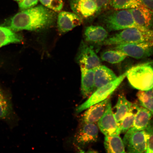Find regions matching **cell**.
<instances>
[{
  "mask_svg": "<svg viewBox=\"0 0 153 153\" xmlns=\"http://www.w3.org/2000/svg\"><path fill=\"white\" fill-rule=\"evenodd\" d=\"M130 85L139 91L153 87V68L148 64L134 66L128 70L127 75Z\"/></svg>",
  "mask_w": 153,
  "mask_h": 153,
  "instance_id": "cell-4",
  "label": "cell"
},
{
  "mask_svg": "<svg viewBox=\"0 0 153 153\" xmlns=\"http://www.w3.org/2000/svg\"><path fill=\"white\" fill-rule=\"evenodd\" d=\"M133 105L132 103L127 100L124 95L119 96L117 102L114 107L116 111L114 113V117L118 126L124 117L131 110Z\"/></svg>",
  "mask_w": 153,
  "mask_h": 153,
  "instance_id": "cell-20",
  "label": "cell"
},
{
  "mask_svg": "<svg viewBox=\"0 0 153 153\" xmlns=\"http://www.w3.org/2000/svg\"><path fill=\"white\" fill-rule=\"evenodd\" d=\"M98 126L105 136L118 135L121 133L119 126L114 117L110 100L107 104L104 114L98 121Z\"/></svg>",
  "mask_w": 153,
  "mask_h": 153,
  "instance_id": "cell-8",
  "label": "cell"
},
{
  "mask_svg": "<svg viewBox=\"0 0 153 153\" xmlns=\"http://www.w3.org/2000/svg\"><path fill=\"white\" fill-rule=\"evenodd\" d=\"M97 7V15L105 10L109 5L110 0H93Z\"/></svg>",
  "mask_w": 153,
  "mask_h": 153,
  "instance_id": "cell-30",
  "label": "cell"
},
{
  "mask_svg": "<svg viewBox=\"0 0 153 153\" xmlns=\"http://www.w3.org/2000/svg\"><path fill=\"white\" fill-rule=\"evenodd\" d=\"M39 0H22L19 6L21 10H24L33 7L38 3Z\"/></svg>",
  "mask_w": 153,
  "mask_h": 153,
  "instance_id": "cell-29",
  "label": "cell"
},
{
  "mask_svg": "<svg viewBox=\"0 0 153 153\" xmlns=\"http://www.w3.org/2000/svg\"><path fill=\"white\" fill-rule=\"evenodd\" d=\"M128 72V70L117 76L114 81L97 89L87 101L76 108V113H79L82 111L87 109L92 105L100 102L110 97L127 77Z\"/></svg>",
  "mask_w": 153,
  "mask_h": 153,
  "instance_id": "cell-5",
  "label": "cell"
},
{
  "mask_svg": "<svg viewBox=\"0 0 153 153\" xmlns=\"http://www.w3.org/2000/svg\"><path fill=\"white\" fill-rule=\"evenodd\" d=\"M55 19L53 11L39 5L17 13L7 20L6 27L15 32L24 30L39 31L53 26Z\"/></svg>",
  "mask_w": 153,
  "mask_h": 153,
  "instance_id": "cell-1",
  "label": "cell"
},
{
  "mask_svg": "<svg viewBox=\"0 0 153 153\" xmlns=\"http://www.w3.org/2000/svg\"><path fill=\"white\" fill-rule=\"evenodd\" d=\"M110 100L109 97L88 108L82 117L83 123H95L98 122L104 114L107 104Z\"/></svg>",
  "mask_w": 153,
  "mask_h": 153,
  "instance_id": "cell-15",
  "label": "cell"
},
{
  "mask_svg": "<svg viewBox=\"0 0 153 153\" xmlns=\"http://www.w3.org/2000/svg\"><path fill=\"white\" fill-rule=\"evenodd\" d=\"M131 13L136 24L143 30H149L153 23V11L144 5L128 9Z\"/></svg>",
  "mask_w": 153,
  "mask_h": 153,
  "instance_id": "cell-12",
  "label": "cell"
},
{
  "mask_svg": "<svg viewBox=\"0 0 153 153\" xmlns=\"http://www.w3.org/2000/svg\"><path fill=\"white\" fill-rule=\"evenodd\" d=\"M114 49L122 51L127 56L143 59L153 54V41L118 45H116Z\"/></svg>",
  "mask_w": 153,
  "mask_h": 153,
  "instance_id": "cell-7",
  "label": "cell"
},
{
  "mask_svg": "<svg viewBox=\"0 0 153 153\" xmlns=\"http://www.w3.org/2000/svg\"><path fill=\"white\" fill-rule=\"evenodd\" d=\"M99 130L94 123H84L76 133L75 139L76 143L84 145L96 141L98 137Z\"/></svg>",
  "mask_w": 153,
  "mask_h": 153,
  "instance_id": "cell-14",
  "label": "cell"
},
{
  "mask_svg": "<svg viewBox=\"0 0 153 153\" xmlns=\"http://www.w3.org/2000/svg\"><path fill=\"white\" fill-rule=\"evenodd\" d=\"M109 5L114 9H130L143 5L141 0H110Z\"/></svg>",
  "mask_w": 153,
  "mask_h": 153,
  "instance_id": "cell-25",
  "label": "cell"
},
{
  "mask_svg": "<svg viewBox=\"0 0 153 153\" xmlns=\"http://www.w3.org/2000/svg\"><path fill=\"white\" fill-rule=\"evenodd\" d=\"M14 1H22V0H14Z\"/></svg>",
  "mask_w": 153,
  "mask_h": 153,
  "instance_id": "cell-32",
  "label": "cell"
},
{
  "mask_svg": "<svg viewBox=\"0 0 153 153\" xmlns=\"http://www.w3.org/2000/svg\"><path fill=\"white\" fill-rule=\"evenodd\" d=\"M104 145L107 153L126 152L123 141L119 135L105 136Z\"/></svg>",
  "mask_w": 153,
  "mask_h": 153,
  "instance_id": "cell-22",
  "label": "cell"
},
{
  "mask_svg": "<svg viewBox=\"0 0 153 153\" xmlns=\"http://www.w3.org/2000/svg\"><path fill=\"white\" fill-rule=\"evenodd\" d=\"M82 22V19L75 13L63 11L58 15L57 28L60 33L64 34L80 25Z\"/></svg>",
  "mask_w": 153,
  "mask_h": 153,
  "instance_id": "cell-13",
  "label": "cell"
},
{
  "mask_svg": "<svg viewBox=\"0 0 153 153\" xmlns=\"http://www.w3.org/2000/svg\"><path fill=\"white\" fill-rule=\"evenodd\" d=\"M134 110V107L133 104L131 110L124 117L119 124L120 133H126L133 127L135 114Z\"/></svg>",
  "mask_w": 153,
  "mask_h": 153,
  "instance_id": "cell-26",
  "label": "cell"
},
{
  "mask_svg": "<svg viewBox=\"0 0 153 153\" xmlns=\"http://www.w3.org/2000/svg\"><path fill=\"white\" fill-rule=\"evenodd\" d=\"M153 41V30H143L138 28L126 29L108 37L103 43L105 45H117Z\"/></svg>",
  "mask_w": 153,
  "mask_h": 153,
  "instance_id": "cell-3",
  "label": "cell"
},
{
  "mask_svg": "<svg viewBox=\"0 0 153 153\" xmlns=\"http://www.w3.org/2000/svg\"><path fill=\"white\" fill-rule=\"evenodd\" d=\"M76 61L80 68L92 69L100 65V59L92 48L82 41L76 56Z\"/></svg>",
  "mask_w": 153,
  "mask_h": 153,
  "instance_id": "cell-9",
  "label": "cell"
},
{
  "mask_svg": "<svg viewBox=\"0 0 153 153\" xmlns=\"http://www.w3.org/2000/svg\"><path fill=\"white\" fill-rule=\"evenodd\" d=\"M122 51L117 50H110L105 51L101 53V60L112 64H116L123 61L127 57Z\"/></svg>",
  "mask_w": 153,
  "mask_h": 153,
  "instance_id": "cell-23",
  "label": "cell"
},
{
  "mask_svg": "<svg viewBox=\"0 0 153 153\" xmlns=\"http://www.w3.org/2000/svg\"><path fill=\"white\" fill-rule=\"evenodd\" d=\"M143 5L153 11V0H141Z\"/></svg>",
  "mask_w": 153,
  "mask_h": 153,
  "instance_id": "cell-31",
  "label": "cell"
},
{
  "mask_svg": "<svg viewBox=\"0 0 153 153\" xmlns=\"http://www.w3.org/2000/svg\"><path fill=\"white\" fill-rule=\"evenodd\" d=\"M94 85L97 89L115 80L117 76L110 69L100 65L94 68Z\"/></svg>",
  "mask_w": 153,
  "mask_h": 153,
  "instance_id": "cell-17",
  "label": "cell"
},
{
  "mask_svg": "<svg viewBox=\"0 0 153 153\" xmlns=\"http://www.w3.org/2000/svg\"><path fill=\"white\" fill-rule=\"evenodd\" d=\"M123 140L125 148L129 153L146 152L147 138L146 131L131 127L126 132Z\"/></svg>",
  "mask_w": 153,
  "mask_h": 153,
  "instance_id": "cell-6",
  "label": "cell"
},
{
  "mask_svg": "<svg viewBox=\"0 0 153 153\" xmlns=\"http://www.w3.org/2000/svg\"><path fill=\"white\" fill-rule=\"evenodd\" d=\"M72 10L83 20L97 16V7L93 0H70Z\"/></svg>",
  "mask_w": 153,
  "mask_h": 153,
  "instance_id": "cell-11",
  "label": "cell"
},
{
  "mask_svg": "<svg viewBox=\"0 0 153 153\" xmlns=\"http://www.w3.org/2000/svg\"><path fill=\"white\" fill-rule=\"evenodd\" d=\"M0 120L14 126L17 117L11 97L3 88L0 87Z\"/></svg>",
  "mask_w": 153,
  "mask_h": 153,
  "instance_id": "cell-10",
  "label": "cell"
},
{
  "mask_svg": "<svg viewBox=\"0 0 153 153\" xmlns=\"http://www.w3.org/2000/svg\"><path fill=\"white\" fill-rule=\"evenodd\" d=\"M22 37L6 26H0V48L11 43H20Z\"/></svg>",
  "mask_w": 153,
  "mask_h": 153,
  "instance_id": "cell-21",
  "label": "cell"
},
{
  "mask_svg": "<svg viewBox=\"0 0 153 153\" xmlns=\"http://www.w3.org/2000/svg\"><path fill=\"white\" fill-rule=\"evenodd\" d=\"M137 110L133 127L137 131H143L148 127L152 114L150 111L143 106L133 104Z\"/></svg>",
  "mask_w": 153,
  "mask_h": 153,
  "instance_id": "cell-18",
  "label": "cell"
},
{
  "mask_svg": "<svg viewBox=\"0 0 153 153\" xmlns=\"http://www.w3.org/2000/svg\"><path fill=\"white\" fill-rule=\"evenodd\" d=\"M82 94L85 98L90 96L94 90V69H86L81 68Z\"/></svg>",
  "mask_w": 153,
  "mask_h": 153,
  "instance_id": "cell-19",
  "label": "cell"
},
{
  "mask_svg": "<svg viewBox=\"0 0 153 153\" xmlns=\"http://www.w3.org/2000/svg\"><path fill=\"white\" fill-rule=\"evenodd\" d=\"M137 96L141 106L153 114V87L147 91H139Z\"/></svg>",
  "mask_w": 153,
  "mask_h": 153,
  "instance_id": "cell-24",
  "label": "cell"
},
{
  "mask_svg": "<svg viewBox=\"0 0 153 153\" xmlns=\"http://www.w3.org/2000/svg\"><path fill=\"white\" fill-rule=\"evenodd\" d=\"M100 20L104 27L110 32L139 28L128 9H114L105 11L101 15Z\"/></svg>",
  "mask_w": 153,
  "mask_h": 153,
  "instance_id": "cell-2",
  "label": "cell"
},
{
  "mask_svg": "<svg viewBox=\"0 0 153 153\" xmlns=\"http://www.w3.org/2000/svg\"><path fill=\"white\" fill-rule=\"evenodd\" d=\"M44 6L53 11H59L63 6L62 0H39Z\"/></svg>",
  "mask_w": 153,
  "mask_h": 153,
  "instance_id": "cell-27",
  "label": "cell"
},
{
  "mask_svg": "<svg viewBox=\"0 0 153 153\" xmlns=\"http://www.w3.org/2000/svg\"><path fill=\"white\" fill-rule=\"evenodd\" d=\"M147 138V148L146 153H153V127L149 125L145 130Z\"/></svg>",
  "mask_w": 153,
  "mask_h": 153,
  "instance_id": "cell-28",
  "label": "cell"
},
{
  "mask_svg": "<svg viewBox=\"0 0 153 153\" xmlns=\"http://www.w3.org/2000/svg\"><path fill=\"white\" fill-rule=\"evenodd\" d=\"M108 32L104 27L91 25L87 27L84 31L85 41L89 43L102 44L108 37Z\"/></svg>",
  "mask_w": 153,
  "mask_h": 153,
  "instance_id": "cell-16",
  "label": "cell"
}]
</instances>
